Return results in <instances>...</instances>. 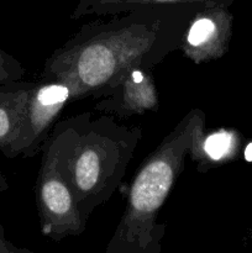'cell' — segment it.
Wrapping results in <instances>:
<instances>
[{
	"label": "cell",
	"mask_w": 252,
	"mask_h": 253,
	"mask_svg": "<svg viewBox=\"0 0 252 253\" xmlns=\"http://www.w3.org/2000/svg\"><path fill=\"white\" fill-rule=\"evenodd\" d=\"M207 6H142L81 26L44 62L41 78L59 79L72 88V103L101 98L126 71L152 69L172 52L193 15Z\"/></svg>",
	"instance_id": "6da1fadb"
},
{
	"label": "cell",
	"mask_w": 252,
	"mask_h": 253,
	"mask_svg": "<svg viewBox=\"0 0 252 253\" xmlns=\"http://www.w3.org/2000/svg\"><path fill=\"white\" fill-rule=\"evenodd\" d=\"M141 137L140 126L119 124L108 114L93 119L86 111L57 121L48 140L57 169L73 192L84 219L119 189Z\"/></svg>",
	"instance_id": "7a4b0ae2"
},
{
	"label": "cell",
	"mask_w": 252,
	"mask_h": 253,
	"mask_svg": "<svg viewBox=\"0 0 252 253\" xmlns=\"http://www.w3.org/2000/svg\"><path fill=\"white\" fill-rule=\"evenodd\" d=\"M205 132V114L188 111L143 160L126 195L124 214L106 246V253H161L166 225L161 209L185 167V158Z\"/></svg>",
	"instance_id": "3957f363"
},
{
	"label": "cell",
	"mask_w": 252,
	"mask_h": 253,
	"mask_svg": "<svg viewBox=\"0 0 252 253\" xmlns=\"http://www.w3.org/2000/svg\"><path fill=\"white\" fill-rule=\"evenodd\" d=\"M41 167L36 182V204L41 231L52 241L79 236L86 229L88 220L79 211L73 192L59 170L51 141L42 147Z\"/></svg>",
	"instance_id": "277c9868"
},
{
	"label": "cell",
	"mask_w": 252,
	"mask_h": 253,
	"mask_svg": "<svg viewBox=\"0 0 252 253\" xmlns=\"http://www.w3.org/2000/svg\"><path fill=\"white\" fill-rule=\"evenodd\" d=\"M71 103L72 88L68 83L52 78L36 82L25 109L15 155L34 157L41 152L61 113Z\"/></svg>",
	"instance_id": "5b68a950"
},
{
	"label": "cell",
	"mask_w": 252,
	"mask_h": 253,
	"mask_svg": "<svg viewBox=\"0 0 252 253\" xmlns=\"http://www.w3.org/2000/svg\"><path fill=\"white\" fill-rule=\"evenodd\" d=\"M232 34L234 15L229 7H200L188 22L178 51L200 66L224 57L230 48Z\"/></svg>",
	"instance_id": "8992f818"
},
{
	"label": "cell",
	"mask_w": 252,
	"mask_h": 253,
	"mask_svg": "<svg viewBox=\"0 0 252 253\" xmlns=\"http://www.w3.org/2000/svg\"><path fill=\"white\" fill-rule=\"evenodd\" d=\"M93 108L120 119L156 113L160 108V94L151 69L135 67L126 71Z\"/></svg>",
	"instance_id": "52a82bcc"
},
{
	"label": "cell",
	"mask_w": 252,
	"mask_h": 253,
	"mask_svg": "<svg viewBox=\"0 0 252 253\" xmlns=\"http://www.w3.org/2000/svg\"><path fill=\"white\" fill-rule=\"evenodd\" d=\"M239 150L237 133L229 130L205 132L197 138L189 158L197 165L198 173H207L234 160Z\"/></svg>",
	"instance_id": "ba28073f"
},
{
	"label": "cell",
	"mask_w": 252,
	"mask_h": 253,
	"mask_svg": "<svg viewBox=\"0 0 252 253\" xmlns=\"http://www.w3.org/2000/svg\"><path fill=\"white\" fill-rule=\"evenodd\" d=\"M235 0H119L111 10L110 16L130 11L142 6L158 5H197V6H226L230 7Z\"/></svg>",
	"instance_id": "9c48e42d"
},
{
	"label": "cell",
	"mask_w": 252,
	"mask_h": 253,
	"mask_svg": "<svg viewBox=\"0 0 252 253\" xmlns=\"http://www.w3.org/2000/svg\"><path fill=\"white\" fill-rule=\"evenodd\" d=\"M119 0H79L71 15L72 20L91 16H110L111 10Z\"/></svg>",
	"instance_id": "30bf717a"
}]
</instances>
